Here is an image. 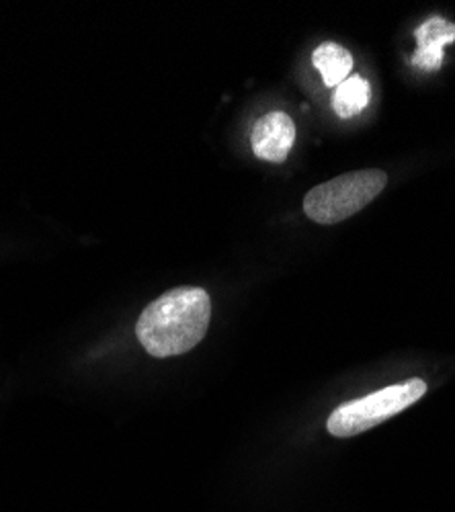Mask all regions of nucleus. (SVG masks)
<instances>
[{
    "label": "nucleus",
    "instance_id": "nucleus-1",
    "mask_svg": "<svg viewBox=\"0 0 455 512\" xmlns=\"http://www.w3.org/2000/svg\"><path fill=\"white\" fill-rule=\"evenodd\" d=\"M212 320L210 293L201 287H177L160 295L138 318L136 336L144 351L164 359L195 349Z\"/></svg>",
    "mask_w": 455,
    "mask_h": 512
},
{
    "label": "nucleus",
    "instance_id": "nucleus-5",
    "mask_svg": "<svg viewBox=\"0 0 455 512\" xmlns=\"http://www.w3.org/2000/svg\"><path fill=\"white\" fill-rule=\"evenodd\" d=\"M415 37L419 50L412 56V66L431 72L441 68L445 56L443 48L455 41V25L441 17H433L415 31Z\"/></svg>",
    "mask_w": 455,
    "mask_h": 512
},
{
    "label": "nucleus",
    "instance_id": "nucleus-2",
    "mask_svg": "<svg viewBox=\"0 0 455 512\" xmlns=\"http://www.w3.org/2000/svg\"><path fill=\"white\" fill-rule=\"evenodd\" d=\"M386 183L388 177L384 170H355L314 187L304 199V211L316 224H339L374 201Z\"/></svg>",
    "mask_w": 455,
    "mask_h": 512
},
{
    "label": "nucleus",
    "instance_id": "nucleus-6",
    "mask_svg": "<svg viewBox=\"0 0 455 512\" xmlns=\"http://www.w3.org/2000/svg\"><path fill=\"white\" fill-rule=\"evenodd\" d=\"M312 64L320 72L326 87L337 89L339 84H343L349 78V72L353 70V56L343 46L326 41V44L314 50Z\"/></svg>",
    "mask_w": 455,
    "mask_h": 512
},
{
    "label": "nucleus",
    "instance_id": "nucleus-3",
    "mask_svg": "<svg viewBox=\"0 0 455 512\" xmlns=\"http://www.w3.org/2000/svg\"><path fill=\"white\" fill-rule=\"evenodd\" d=\"M425 394H427V383L423 379L419 377L406 379L402 383H396V386H388L380 392H374L339 406L333 414H330L326 429L333 437H341V439L355 437L390 420L392 416L400 414L408 406L417 404Z\"/></svg>",
    "mask_w": 455,
    "mask_h": 512
},
{
    "label": "nucleus",
    "instance_id": "nucleus-7",
    "mask_svg": "<svg viewBox=\"0 0 455 512\" xmlns=\"http://www.w3.org/2000/svg\"><path fill=\"white\" fill-rule=\"evenodd\" d=\"M369 95H371V89H369V82L365 78L349 76L343 84H339V87L335 89L333 109L343 119L355 117L367 107Z\"/></svg>",
    "mask_w": 455,
    "mask_h": 512
},
{
    "label": "nucleus",
    "instance_id": "nucleus-4",
    "mask_svg": "<svg viewBox=\"0 0 455 512\" xmlns=\"http://www.w3.org/2000/svg\"><path fill=\"white\" fill-rule=\"evenodd\" d=\"M294 142H296L294 119L281 111L261 117L253 127L251 144H253L255 156L261 160H267L273 164L285 162L289 156V150L294 148Z\"/></svg>",
    "mask_w": 455,
    "mask_h": 512
}]
</instances>
